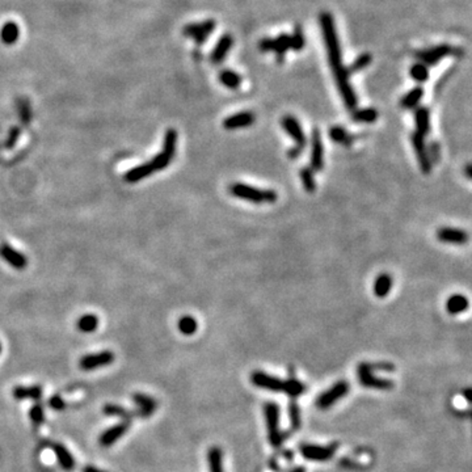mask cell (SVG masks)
<instances>
[{
    "label": "cell",
    "instance_id": "obj_46",
    "mask_svg": "<svg viewBox=\"0 0 472 472\" xmlns=\"http://www.w3.org/2000/svg\"><path fill=\"white\" fill-rule=\"evenodd\" d=\"M18 136H20V129H18V127H12L11 131H9L8 141H7V148H12V146L15 145L16 141H17Z\"/></svg>",
    "mask_w": 472,
    "mask_h": 472
},
{
    "label": "cell",
    "instance_id": "obj_19",
    "mask_svg": "<svg viewBox=\"0 0 472 472\" xmlns=\"http://www.w3.org/2000/svg\"><path fill=\"white\" fill-rule=\"evenodd\" d=\"M0 256L15 269H24L28 265L27 257L7 243L0 245Z\"/></svg>",
    "mask_w": 472,
    "mask_h": 472
},
{
    "label": "cell",
    "instance_id": "obj_32",
    "mask_svg": "<svg viewBox=\"0 0 472 472\" xmlns=\"http://www.w3.org/2000/svg\"><path fill=\"white\" fill-rule=\"evenodd\" d=\"M102 412L105 413L106 416H116V417L122 418L125 421H130L134 416H137V411L136 412H131L129 409L117 406V404H106L102 408Z\"/></svg>",
    "mask_w": 472,
    "mask_h": 472
},
{
    "label": "cell",
    "instance_id": "obj_14",
    "mask_svg": "<svg viewBox=\"0 0 472 472\" xmlns=\"http://www.w3.org/2000/svg\"><path fill=\"white\" fill-rule=\"evenodd\" d=\"M411 141H412L413 148H415L420 169H421V172L424 174H430L432 173V167H433V164H432L429 156H428L426 145H425L424 137L420 136L418 132H413L412 137H411Z\"/></svg>",
    "mask_w": 472,
    "mask_h": 472
},
{
    "label": "cell",
    "instance_id": "obj_34",
    "mask_svg": "<svg viewBox=\"0 0 472 472\" xmlns=\"http://www.w3.org/2000/svg\"><path fill=\"white\" fill-rule=\"evenodd\" d=\"M353 121L354 122H361V124H371L378 120V111L374 108H365L355 110L353 113Z\"/></svg>",
    "mask_w": 472,
    "mask_h": 472
},
{
    "label": "cell",
    "instance_id": "obj_10",
    "mask_svg": "<svg viewBox=\"0 0 472 472\" xmlns=\"http://www.w3.org/2000/svg\"><path fill=\"white\" fill-rule=\"evenodd\" d=\"M349 392V383L346 380H339L337 383H334L328 391L323 392L318 400H316V406L319 407L320 409H328L329 407L333 406L334 403H337L339 400L343 399L346 394Z\"/></svg>",
    "mask_w": 472,
    "mask_h": 472
},
{
    "label": "cell",
    "instance_id": "obj_42",
    "mask_svg": "<svg viewBox=\"0 0 472 472\" xmlns=\"http://www.w3.org/2000/svg\"><path fill=\"white\" fill-rule=\"evenodd\" d=\"M17 110H18V116H20V120L24 122V124H29L30 120H32V109H30L29 102L27 100H18L17 101Z\"/></svg>",
    "mask_w": 472,
    "mask_h": 472
},
{
    "label": "cell",
    "instance_id": "obj_4",
    "mask_svg": "<svg viewBox=\"0 0 472 472\" xmlns=\"http://www.w3.org/2000/svg\"><path fill=\"white\" fill-rule=\"evenodd\" d=\"M230 193L236 198L252 202L256 205L274 204L278 198V194L273 189H260V188L251 187V185L241 183L232 184L230 187Z\"/></svg>",
    "mask_w": 472,
    "mask_h": 472
},
{
    "label": "cell",
    "instance_id": "obj_2",
    "mask_svg": "<svg viewBox=\"0 0 472 472\" xmlns=\"http://www.w3.org/2000/svg\"><path fill=\"white\" fill-rule=\"evenodd\" d=\"M176 143H177V132L174 129H168L164 136L162 152L155 155L151 162L137 166L127 171L124 176V180L126 183L134 184L143 180L145 177H148L155 172L163 171L173 160L174 153H176Z\"/></svg>",
    "mask_w": 472,
    "mask_h": 472
},
{
    "label": "cell",
    "instance_id": "obj_13",
    "mask_svg": "<svg viewBox=\"0 0 472 472\" xmlns=\"http://www.w3.org/2000/svg\"><path fill=\"white\" fill-rule=\"evenodd\" d=\"M281 126L289 134L290 138L295 142V145L301 147L303 150L307 145V138L304 134L303 129H302L299 121L291 115H287L281 120Z\"/></svg>",
    "mask_w": 472,
    "mask_h": 472
},
{
    "label": "cell",
    "instance_id": "obj_29",
    "mask_svg": "<svg viewBox=\"0 0 472 472\" xmlns=\"http://www.w3.org/2000/svg\"><path fill=\"white\" fill-rule=\"evenodd\" d=\"M218 79H219L220 84L229 89H238L241 85V76L234 70H222Z\"/></svg>",
    "mask_w": 472,
    "mask_h": 472
},
{
    "label": "cell",
    "instance_id": "obj_23",
    "mask_svg": "<svg viewBox=\"0 0 472 472\" xmlns=\"http://www.w3.org/2000/svg\"><path fill=\"white\" fill-rule=\"evenodd\" d=\"M416 132L425 137L430 132V111L425 106H420L415 111Z\"/></svg>",
    "mask_w": 472,
    "mask_h": 472
},
{
    "label": "cell",
    "instance_id": "obj_25",
    "mask_svg": "<svg viewBox=\"0 0 472 472\" xmlns=\"http://www.w3.org/2000/svg\"><path fill=\"white\" fill-rule=\"evenodd\" d=\"M392 289V277L387 273H383L375 278L374 282V294L378 298H386Z\"/></svg>",
    "mask_w": 472,
    "mask_h": 472
},
{
    "label": "cell",
    "instance_id": "obj_43",
    "mask_svg": "<svg viewBox=\"0 0 472 472\" xmlns=\"http://www.w3.org/2000/svg\"><path fill=\"white\" fill-rule=\"evenodd\" d=\"M428 151V156H429L430 162L432 164H438L439 160H441V146H439L438 142H430L429 146L426 147Z\"/></svg>",
    "mask_w": 472,
    "mask_h": 472
},
{
    "label": "cell",
    "instance_id": "obj_50",
    "mask_svg": "<svg viewBox=\"0 0 472 472\" xmlns=\"http://www.w3.org/2000/svg\"><path fill=\"white\" fill-rule=\"evenodd\" d=\"M0 353H2V343H0Z\"/></svg>",
    "mask_w": 472,
    "mask_h": 472
},
{
    "label": "cell",
    "instance_id": "obj_48",
    "mask_svg": "<svg viewBox=\"0 0 472 472\" xmlns=\"http://www.w3.org/2000/svg\"><path fill=\"white\" fill-rule=\"evenodd\" d=\"M81 472H106V471L97 468V467H95V466H91V464H87V466H84L83 468H81Z\"/></svg>",
    "mask_w": 472,
    "mask_h": 472
},
{
    "label": "cell",
    "instance_id": "obj_28",
    "mask_svg": "<svg viewBox=\"0 0 472 472\" xmlns=\"http://www.w3.org/2000/svg\"><path fill=\"white\" fill-rule=\"evenodd\" d=\"M424 97V88L415 87L409 92H407L401 100H400V106L403 109H413L418 105V102L421 101Z\"/></svg>",
    "mask_w": 472,
    "mask_h": 472
},
{
    "label": "cell",
    "instance_id": "obj_6",
    "mask_svg": "<svg viewBox=\"0 0 472 472\" xmlns=\"http://www.w3.org/2000/svg\"><path fill=\"white\" fill-rule=\"evenodd\" d=\"M269 442L273 447H280L283 442V434L280 430V407L276 403H266L264 407Z\"/></svg>",
    "mask_w": 472,
    "mask_h": 472
},
{
    "label": "cell",
    "instance_id": "obj_38",
    "mask_svg": "<svg viewBox=\"0 0 472 472\" xmlns=\"http://www.w3.org/2000/svg\"><path fill=\"white\" fill-rule=\"evenodd\" d=\"M304 46H306V37H304L301 25H297L290 36V49L294 51H301Z\"/></svg>",
    "mask_w": 472,
    "mask_h": 472
},
{
    "label": "cell",
    "instance_id": "obj_39",
    "mask_svg": "<svg viewBox=\"0 0 472 472\" xmlns=\"http://www.w3.org/2000/svg\"><path fill=\"white\" fill-rule=\"evenodd\" d=\"M409 75H411V78H412L413 80L417 81V83H424V81H426L428 79H429V69H428V66H425L424 63L417 62V63L413 64V66L411 67Z\"/></svg>",
    "mask_w": 472,
    "mask_h": 472
},
{
    "label": "cell",
    "instance_id": "obj_27",
    "mask_svg": "<svg viewBox=\"0 0 472 472\" xmlns=\"http://www.w3.org/2000/svg\"><path fill=\"white\" fill-rule=\"evenodd\" d=\"M329 138L339 145L345 146V147H350L353 145V142L355 141V137L341 126L331 127L329 129Z\"/></svg>",
    "mask_w": 472,
    "mask_h": 472
},
{
    "label": "cell",
    "instance_id": "obj_49",
    "mask_svg": "<svg viewBox=\"0 0 472 472\" xmlns=\"http://www.w3.org/2000/svg\"><path fill=\"white\" fill-rule=\"evenodd\" d=\"M466 176H467V178H468V180H471V178H472L471 164H467V166H466Z\"/></svg>",
    "mask_w": 472,
    "mask_h": 472
},
{
    "label": "cell",
    "instance_id": "obj_7",
    "mask_svg": "<svg viewBox=\"0 0 472 472\" xmlns=\"http://www.w3.org/2000/svg\"><path fill=\"white\" fill-rule=\"evenodd\" d=\"M357 374H358V380L364 387L366 388H374V390H391L394 387V382L388 380V379L378 378L373 374V369H371V364L369 362H362L358 365L357 367Z\"/></svg>",
    "mask_w": 472,
    "mask_h": 472
},
{
    "label": "cell",
    "instance_id": "obj_31",
    "mask_svg": "<svg viewBox=\"0 0 472 472\" xmlns=\"http://www.w3.org/2000/svg\"><path fill=\"white\" fill-rule=\"evenodd\" d=\"M208 463L210 472H223V453L219 447L213 446L209 448Z\"/></svg>",
    "mask_w": 472,
    "mask_h": 472
},
{
    "label": "cell",
    "instance_id": "obj_44",
    "mask_svg": "<svg viewBox=\"0 0 472 472\" xmlns=\"http://www.w3.org/2000/svg\"><path fill=\"white\" fill-rule=\"evenodd\" d=\"M48 404L49 407H50L51 409H54V411H63V409L66 408V401H64V400L62 399V396H59V395H53V396H50Z\"/></svg>",
    "mask_w": 472,
    "mask_h": 472
},
{
    "label": "cell",
    "instance_id": "obj_5",
    "mask_svg": "<svg viewBox=\"0 0 472 472\" xmlns=\"http://www.w3.org/2000/svg\"><path fill=\"white\" fill-rule=\"evenodd\" d=\"M463 54V51L460 49L454 48V46L448 45V43H441V45L433 46V48L425 49V50L417 51L416 57H417L420 63H424L425 66H436L439 60H442L446 57H459Z\"/></svg>",
    "mask_w": 472,
    "mask_h": 472
},
{
    "label": "cell",
    "instance_id": "obj_26",
    "mask_svg": "<svg viewBox=\"0 0 472 472\" xmlns=\"http://www.w3.org/2000/svg\"><path fill=\"white\" fill-rule=\"evenodd\" d=\"M468 299L464 295L455 294L451 295L446 302V310L451 315H458L460 312H464L468 308Z\"/></svg>",
    "mask_w": 472,
    "mask_h": 472
},
{
    "label": "cell",
    "instance_id": "obj_18",
    "mask_svg": "<svg viewBox=\"0 0 472 472\" xmlns=\"http://www.w3.org/2000/svg\"><path fill=\"white\" fill-rule=\"evenodd\" d=\"M256 121V116L252 111H239L235 115L229 116L223 121V126L226 130H238L248 127Z\"/></svg>",
    "mask_w": 472,
    "mask_h": 472
},
{
    "label": "cell",
    "instance_id": "obj_1",
    "mask_svg": "<svg viewBox=\"0 0 472 472\" xmlns=\"http://www.w3.org/2000/svg\"><path fill=\"white\" fill-rule=\"evenodd\" d=\"M320 28H322V34L324 38V45L327 49L328 60L331 66L332 73H333L334 80L340 95L344 100L346 108L349 110H354L358 105V99L355 96L354 91L352 85L349 83V74L348 70L343 64V55H341V46L337 36L336 25H334L333 16L329 12L320 13Z\"/></svg>",
    "mask_w": 472,
    "mask_h": 472
},
{
    "label": "cell",
    "instance_id": "obj_35",
    "mask_svg": "<svg viewBox=\"0 0 472 472\" xmlns=\"http://www.w3.org/2000/svg\"><path fill=\"white\" fill-rule=\"evenodd\" d=\"M301 176V181L303 188L306 189V192L313 193L316 190V181H315V172L310 168V167H304L299 172Z\"/></svg>",
    "mask_w": 472,
    "mask_h": 472
},
{
    "label": "cell",
    "instance_id": "obj_41",
    "mask_svg": "<svg viewBox=\"0 0 472 472\" xmlns=\"http://www.w3.org/2000/svg\"><path fill=\"white\" fill-rule=\"evenodd\" d=\"M289 415H290V421H291V428L294 430H298L301 428V411H299V406L297 404V401L291 399L289 406Z\"/></svg>",
    "mask_w": 472,
    "mask_h": 472
},
{
    "label": "cell",
    "instance_id": "obj_15",
    "mask_svg": "<svg viewBox=\"0 0 472 472\" xmlns=\"http://www.w3.org/2000/svg\"><path fill=\"white\" fill-rule=\"evenodd\" d=\"M130 429V421H121L118 424L113 425L109 429H106L105 432H102L101 436L99 438V443L102 447H110L111 445H115L118 439L122 438L125 434L129 432Z\"/></svg>",
    "mask_w": 472,
    "mask_h": 472
},
{
    "label": "cell",
    "instance_id": "obj_36",
    "mask_svg": "<svg viewBox=\"0 0 472 472\" xmlns=\"http://www.w3.org/2000/svg\"><path fill=\"white\" fill-rule=\"evenodd\" d=\"M177 327L180 329V332L185 336H192L197 332V328H198V324H197V320L192 316H183L177 323Z\"/></svg>",
    "mask_w": 472,
    "mask_h": 472
},
{
    "label": "cell",
    "instance_id": "obj_20",
    "mask_svg": "<svg viewBox=\"0 0 472 472\" xmlns=\"http://www.w3.org/2000/svg\"><path fill=\"white\" fill-rule=\"evenodd\" d=\"M232 46H234V38H232V36H230V34H223V36L218 39L217 45L214 46L213 51H211V63L218 64L220 63V62H223L224 58L227 57V54H229V51L232 49Z\"/></svg>",
    "mask_w": 472,
    "mask_h": 472
},
{
    "label": "cell",
    "instance_id": "obj_11",
    "mask_svg": "<svg viewBox=\"0 0 472 472\" xmlns=\"http://www.w3.org/2000/svg\"><path fill=\"white\" fill-rule=\"evenodd\" d=\"M115 361V354L110 350H102L99 353H91V354L84 355L79 361V367L84 371L97 370L100 367L108 366L113 364Z\"/></svg>",
    "mask_w": 472,
    "mask_h": 472
},
{
    "label": "cell",
    "instance_id": "obj_33",
    "mask_svg": "<svg viewBox=\"0 0 472 472\" xmlns=\"http://www.w3.org/2000/svg\"><path fill=\"white\" fill-rule=\"evenodd\" d=\"M97 327H99V319L96 315H92V313L83 315L78 320V329L84 333H92L96 331Z\"/></svg>",
    "mask_w": 472,
    "mask_h": 472
},
{
    "label": "cell",
    "instance_id": "obj_8",
    "mask_svg": "<svg viewBox=\"0 0 472 472\" xmlns=\"http://www.w3.org/2000/svg\"><path fill=\"white\" fill-rule=\"evenodd\" d=\"M217 24L215 20L210 18V20H205L201 23H193V24H188L187 27L184 28L183 33L184 36L188 38H193L196 41L197 45H204L206 42V39L211 36V33L214 32Z\"/></svg>",
    "mask_w": 472,
    "mask_h": 472
},
{
    "label": "cell",
    "instance_id": "obj_16",
    "mask_svg": "<svg viewBox=\"0 0 472 472\" xmlns=\"http://www.w3.org/2000/svg\"><path fill=\"white\" fill-rule=\"evenodd\" d=\"M436 236L442 243L455 244V245H462V244H466L468 241V234L466 231L459 229H453V227L438 229Z\"/></svg>",
    "mask_w": 472,
    "mask_h": 472
},
{
    "label": "cell",
    "instance_id": "obj_3",
    "mask_svg": "<svg viewBox=\"0 0 472 472\" xmlns=\"http://www.w3.org/2000/svg\"><path fill=\"white\" fill-rule=\"evenodd\" d=\"M251 382L256 387L262 388V390H268V391L273 392H283V394L289 395L291 399H297L298 396H301L304 392V390H306L303 383L299 382L298 379L290 378L287 380H282V379L269 375V374L264 373V371H253L251 374Z\"/></svg>",
    "mask_w": 472,
    "mask_h": 472
},
{
    "label": "cell",
    "instance_id": "obj_37",
    "mask_svg": "<svg viewBox=\"0 0 472 472\" xmlns=\"http://www.w3.org/2000/svg\"><path fill=\"white\" fill-rule=\"evenodd\" d=\"M371 60H373V57H371L370 53H364V54L358 55L354 60H353V63L348 67V74H355L358 71H361V70L366 69L369 64L371 63Z\"/></svg>",
    "mask_w": 472,
    "mask_h": 472
},
{
    "label": "cell",
    "instance_id": "obj_12",
    "mask_svg": "<svg viewBox=\"0 0 472 472\" xmlns=\"http://www.w3.org/2000/svg\"><path fill=\"white\" fill-rule=\"evenodd\" d=\"M310 168L313 172H319L324 168V148H323L322 134H320V130L316 127L311 132Z\"/></svg>",
    "mask_w": 472,
    "mask_h": 472
},
{
    "label": "cell",
    "instance_id": "obj_45",
    "mask_svg": "<svg viewBox=\"0 0 472 472\" xmlns=\"http://www.w3.org/2000/svg\"><path fill=\"white\" fill-rule=\"evenodd\" d=\"M259 49L262 51V53H269V51H273L274 38H269V37H266V38L260 39Z\"/></svg>",
    "mask_w": 472,
    "mask_h": 472
},
{
    "label": "cell",
    "instance_id": "obj_24",
    "mask_svg": "<svg viewBox=\"0 0 472 472\" xmlns=\"http://www.w3.org/2000/svg\"><path fill=\"white\" fill-rule=\"evenodd\" d=\"M18 37H20V28L16 23L8 21L0 29V39L2 42L7 46L15 45L17 42Z\"/></svg>",
    "mask_w": 472,
    "mask_h": 472
},
{
    "label": "cell",
    "instance_id": "obj_17",
    "mask_svg": "<svg viewBox=\"0 0 472 472\" xmlns=\"http://www.w3.org/2000/svg\"><path fill=\"white\" fill-rule=\"evenodd\" d=\"M132 403L137 406V415L142 417H150L158 408V401L147 394L137 392L132 395Z\"/></svg>",
    "mask_w": 472,
    "mask_h": 472
},
{
    "label": "cell",
    "instance_id": "obj_47",
    "mask_svg": "<svg viewBox=\"0 0 472 472\" xmlns=\"http://www.w3.org/2000/svg\"><path fill=\"white\" fill-rule=\"evenodd\" d=\"M302 151L303 150H302L301 147L295 146V147H291L289 151H287V156H289L291 160H297L299 156H301Z\"/></svg>",
    "mask_w": 472,
    "mask_h": 472
},
{
    "label": "cell",
    "instance_id": "obj_22",
    "mask_svg": "<svg viewBox=\"0 0 472 472\" xmlns=\"http://www.w3.org/2000/svg\"><path fill=\"white\" fill-rule=\"evenodd\" d=\"M12 395L16 400H39L43 395L41 386H16L12 390Z\"/></svg>",
    "mask_w": 472,
    "mask_h": 472
},
{
    "label": "cell",
    "instance_id": "obj_9",
    "mask_svg": "<svg viewBox=\"0 0 472 472\" xmlns=\"http://www.w3.org/2000/svg\"><path fill=\"white\" fill-rule=\"evenodd\" d=\"M339 443H331L329 446H319V445H301L299 451L302 457L313 462H325L329 460L336 453Z\"/></svg>",
    "mask_w": 472,
    "mask_h": 472
},
{
    "label": "cell",
    "instance_id": "obj_30",
    "mask_svg": "<svg viewBox=\"0 0 472 472\" xmlns=\"http://www.w3.org/2000/svg\"><path fill=\"white\" fill-rule=\"evenodd\" d=\"M290 50V34L281 33L280 36L274 38V49L273 51L277 55V60L282 62L285 59L286 53Z\"/></svg>",
    "mask_w": 472,
    "mask_h": 472
},
{
    "label": "cell",
    "instance_id": "obj_40",
    "mask_svg": "<svg viewBox=\"0 0 472 472\" xmlns=\"http://www.w3.org/2000/svg\"><path fill=\"white\" fill-rule=\"evenodd\" d=\"M29 417L30 421L33 422L34 425L43 424V421H45V409H43L42 404L37 403L32 406L29 411Z\"/></svg>",
    "mask_w": 472,
    "mask_h": 472
},
{
    "label": "cell",
    "instance_id": "obj_21",
    "mask_svg": "<svg viewBox=\"0 0 472 472\" xmlns=\"http://www.w3.org/2000/svg\"><path fill=\"white\" fill-rule=\"evenodd\" d=\"M51 448H53V451H54L58 463H59V466L62 467L64 471L71 472L75 469V467H76L75 458H74V455L70 453L69 448H67L66 446L62 445V443H53V445H51Z\"/></svg>",
    "mask_w": 472,
    "mask_h": 472
}]
</instances>
